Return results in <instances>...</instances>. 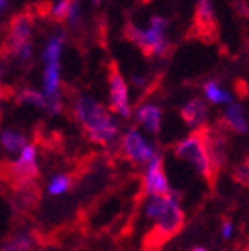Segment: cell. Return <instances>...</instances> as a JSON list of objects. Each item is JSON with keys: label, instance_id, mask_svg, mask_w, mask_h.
I'll return each mask as SVG.
<instances>
[{"label": "cell", "instance_id": "cell-16", "mask_svg": "<svg viewBox=\"0 0 249 251\" xmlns=\"http://www.w3.org/2000/svg\"><path fill=\"white\" fill-rule=\"evenodd\" d=\"M223 126L232 129L234 133H248V121H246V115L242 112L241 105H230L225 110V115H223Z\"/></svg>", "mask_w": 249, "mask_h": 251}, {"label": "cell", "instance_id": "cell-11", "mask_svg": "<svg viewBox=\"0 0 249 251\" xmlns=\"http://www.w3.org/2000/svg\"><path fill=\"white\" fill-rule=\"evenodd\" d=\"M194 35L204 42H214L218 39V21L214 16L213 4L209 0H200L194 16Z\"/></svg>", "mask_w": 249, "mask_h": 251}, {"label": "cell", "instance_id": "cell-17", "mask_svg": "<svg viewBox=\"0 0 249 251\" xmlns=\"http://www.w3.org/2000/svg\"><path fill=\"white\" fill-rule=\"evenodd\" d=\"M42 86H44V96L59 94V86H61L59 63H49V65H46L42 74Z\"/></svg>", "mask_w": 249, "mask_h": 251}, {"label": "cell", "instance_id": "cell-30", "mask_svg": "<svg viewBox=\"0 0 249 251\" xmlns=\"http://www.w3.org/2000/svg\"><path fill=\"white\" fill-rule=\"evenodd\" d=\"M2 100H4V93H2V87H0V115H2Z\"/></svg>", "mask_w": 249, "mask_h": 251}, {"label": "cell", "instance_id": "cell-12", "mask_svg": "<svg viewBox=\"0 0 249 251\" xmlns=\"http://www.w3.org/2000/svg\"><path fill=\"white\" fill-rule=\"evenodd\" d=\"M204 138H206V147L207 153H209L211 164H213L214 171L218 173L222 171V168L226 164V155H228V150H226V138L222 133V129L218 127H209V126H204Z\"/></svg>", "mask_w": 249, "mask_h": 251}, {"label": "cell", "instance_id": "cell-3", "mask_svg": "<svg viewBox=\"0 0 249 251\" xmlns=\"http://www.w3.org/2000/svg\"><path fill=\"white\" fill-rule=\"evenodd\" d=\"M173 153L178 159H181V161L188 162L207 183L214 185V181L218 180V173L214 171L213 164H211L209 153H207L206 138H204L202 127L195 129L194 133H190L183 140H179L173 147Z\"/></svg>", "mask_w": 249, "mask_h": 251}, {"label": "cell", "instance_id": "cell-9", "mask_svg": "<svg viewBox=\"0 0 249 251\" xmlns=\"http://www.w3.org/2000/svg\"><path fill=\"white\" fill-rule=\"evenodd\" d=\"M143 192L147 197L168 196L173 192L169 178L166 175V169H164V161L159 153H155V157L147 164L143 175Z\"/></svg>", "mask_w": 249, "mask_h": 251}, {"label": "cell", "instance_id": "cell-14", "mask_svg": "<svg viewBox=\"0 0 249 251\" xmlns=\"http://www.w3.org/2000/svg\"><path fill=\"white\" fill-rule=\"evenodd\" d=\"M179 115L183 119V122L194 129H200L206 126L207 121V106L206 101L200 98H194L187 103V105L181 106L179 110Z\"/></svg>", "mask_w": 249, "mask_h": 251}, {"label": "cell", "instance_id": "cell-1", "mask_svg": "<svg viewBox=\"0 0 249 251\" xmlns=\"http://www.w3.org/2000/svg\"><path fill=\"white\" fill-rule=\"evenodd\" d=\"M145 215L153 222V230L148 235V239L152 241V248L162 246L185 227V211L179 204V194L176 190L168 196L148 197L145 204Z\"/></svg>", "mask_w": 249, "mask_h": 251}, {"label": "cell", "instance_id": "cell-18", "mask_svg": "<svg viewBox=\"0 0 249 251\" xmlns=\"http://www.w3.org/2000/svg\"><path fill=\"white\" fill-rule=\"evenodd\" d=\"M0 145H2V149H4L5 152L16 153V155H18V153L28 145V140L20 131L4 129V131H0Z\"/></svg>", "mask_w": 249, "mask_h": 251}, {"label": "cell", "instance_id": "cell-32", "mask_svg": "<svg viewBox=\"0 0 249 251\" xmlns=\"http://www.w3.org/2000/svg\"><path fill=\"white\" fill-rule=\"evenodd\" d=\"M93 2H94V4L98 5V4H100V2H101V0H93Z\"/></svg>", "mask_w": 249, "mask_h": 251}, {"label": "cell", "instance_id": "cell-24", "mask_svg": "<svg viewBox=\"0 0 249 251\" xmlns=\"http://www.w3.org/2000/svg\"><path fill=\"white\" fill-rule=\"evenodd\" d=\"M70 5H72V0H59L56 4L51 5V16L52 20L61 23V21H66L68 20V12H70Z\"/></svg>", "mask_w": 249, "mask_h": 251}, {"label": "cell", "instance_id": "cell-27", "mask_svg": "<svg viewBox=\"0 0 249 251\" xmlns=\"http://www.w3.org/2000/svg\"><path fill=\"white\" fill-rule=\"evenodd\" d=\"M234 235V224L230 220H225L222 224V237L223 239H230Z\"/></svg>", "mask_w": 249, "mask_h": 251}, {"label": "cell", "instance_id": "cell-10", "mask_svg": "<svg viewBox=\"0 0 249 251\" xmlns=\"http://www.w3.org/2000/svg\"><path fill=\"white\" fill-rule=\"evenodd\" d=\"M40 199V188L37 180H14L11 187V208L16 215H25L35 208Z\"/></svg>", "mask_w": 249, "mask_h": 251}, {"label": "cell", "instance_id": "cell-31", "mask_svg": "<svg viewBox=\"0 0 249 251\" xmlns=\"http://www.w3.org/2000/svg\"><path fill=\"white\" fill-rule=\"evenodd\" d=\"M192 251H207V250H206V248H202V246H195Z\"/></svg>", "mask_w": 249, "mask_h": 251}, {"label": "cell", "instance_id": "cell-21", "mask_svg": "<svg viewBox=\"0 0 249 251\" xmlns=\"http://www.w3.org/2000/svg\"><path fill=\"white\" fill-rule=\"evenodd\" d=\"M16 101L20 103V105H31V106H37V108L46 110V96H44V93H40L37 89H31V87L21 89L20 93L16 94Z\"/></svg>", "mask_w": 249, "mask_h": 251}, {"label": "cell", "instance_id": "cell-19", "mask_svg": "<svg viewBox=\"0 0 249 251\" xmlns=\"http://www.w3.org/2000/svg\"><path fill=\"white\" fill-rule=\"evenodd\" d=\"M65 40H66L65 31H58V33H54L51 39L47 40L42 52V59L46 65H49V63H59L63 47H65Z\"/></svg>", "mask_w": 249, "mask_h": 251}, {"label": "cell", "instance_id": "cell-7", "mask_svg": "<svg viewBox=\"0 0 249 251\" xmlns=\"http://www.w3.org/2000/svg\"><path fill=\"white\" fill-rule=\"evenodd\" d=\"M121 150L124 153V157L129 162L138 166L148 164L155 157V149L143 138V134L138 129L131 127L124 133L121 140Z\"/></svg>", "mask_w": 249, "mask_h": 251}, {"label": "cell", "instance_id": "cell-29", "mask_svg": "<svg viewBox=\"0 0 249 251\" xmlns=\"http://www.w3.org/2000/svg\"><path fill=\"white\" fill-rule=\"evenodd\" d=\"M4 74H5V68L2 67V63H0V82H2V78H4Z\"/></svg>", "mask_w": 249, "mask_h": 251}, {"label": "cell", "instance_id": "cell-25", "mask_svg": "<svg viewBox=\"0 0 249 251\" xmlns=\"http://www.w3.org/2000/svg\"><path fill=\"white\" fill-rule=\"evenodd\" d=\"M68 23L70 26L78 28L80 25V2L78 0H72V5H70V12H68Z\"/></svg>", "mask_w": 249, "mask_h": 251}, {"label": "cell", "instance_id": "cell-5", "mask_svg": "<svg viewBox=\"0 0 249 251\" xmlns=\"http://www.w3.org/2000/svg\"><path fill=\"white\" fill-rule=\"evenodd\" d=\"M33 18H35V12L31 11H21L12 16L9 21L7 33H5L4 46H2V54L14 56L21 47L31 44Z\"/></svg>", "mask_w": 249, "mask_h": 251}, {"label": "cell", "instance_id": "cell-20", "mask_svg": "<svg viewBox=\"0 0 249 251\" xmlns=\"http://www.w3.org/2000/svg\"><path fill=\"white\" fill-rule=\"evenodd\" d=\"M72 187H74V178L66 173H58V175H52L51 180L47 181L46 192L51 197H59L65 196Z\"/></svg>", "mask_w": 249, "mask_h": 251}, {"label": "cell", "instance_id": "cell-22", "mask_svg": "<svg viewBox=\"0 0 249 251\" xmlns=\"http://www.w3.org/2000/svg\"><path fill=\"white\" fill-rule=\"evenodd\" d=\"M204 94H206V98L209 100L211 103H216V105L232 101L230 93L223 89V87H220L216 80H207V82L204 84Z\"/></svg>", "mask_w": 249, "mask_h": 251}, {"label": "cell", "instance_id": "cell-6", "mask_svg": "<svg viewBox=\"0 0 249 251\" xmlns=\"http://www.w3.org/2000/svg\"><path fill=\"white\" fill-rule=\"evenodd\" d=\"M2 171L9 180H37L40 176L39 150L33 143H28L14 161L2 166Z\"/></svg>", "mask_w": 249, "mask_h": 251}, {"label": "cell", "instance_id": "cell-28", "mask_svg": "<svg viewBox=\"0 0 249 251\" xmlns=\"http://www.w3.org/2000/svg\"><path fill=\"white\" fill-rule=\"evenodd\" d=\"M9 4H11V0H0V12H4L9 7Z\"/></svg>", "mask_w": 249, "mask_h": 251}, {"label": "cell", "instance_id": "cell-26", "mask_svg": "<svg viewBox=\"0 0 249 251\" xmlns=\"http://www.w3.org/2000/svg\"><path fill=\"white\" fill-rule=\"evenodd\" d=\"M232 7H234V11L237 12L239 16L249 18V4L246 0H234V2H232Z\"/></svg>", "mask_w": 249, "mask_h": 251}, {"label": "cell", "instance_id": "cell-13", "mask_svg": "<svg viewBox=\"0 0 249 251\" xmlns=\"http://www.w3.org/2000/svg\"><path fill=\"white\" fill-rule=\"evenodd\" d=\"M39 246V237L30 228H18L0 243V251H33Z\"/></svg>", "mask_w": 249, "mask_h": 251}, {"label": "cell", "instance_id": "cell-4", "mask_svg": "<svg viewBox=\"0 0 249 251\" xmlns=\"http://www.w3.org/2000/svg\"><path fill=\"white\" fill-rule=\"evenodd\" d=\"M166 28H168V21L164 20V18L155 16L150 21V28L148 30H140L132 23H127L124 28V35L129 42L140 47L145 56H164L168 54L169 49V44L166 40Z\"/></svg>", "mask_w": 249, "mask_h": 251}, {"label": "cell", "instance_id": "cell-8", "mask_svg": "<svg viewBox=\"0 0 249 251\" xmlns=\"http://www.w3.org/2000/svg\"><path fill=\"white\" fill-rule=\"evenodd\" d=\"M108 84H110V110L121 117L131 115V103H129V91L124 77H122L119 65L112 61L108 65Z\"/></svg>", "mask_w": 249, "mask_h": 251}, {"label": "cell", "instance_id": "cell-15", "mask_svg": "<svg viewBox=\"0 0 249 251\" xmlns=\"http://www.w3.org/2000/svg\"><path fill=\"white\" fill-rule=\"evenodd\" d=\"M136 119L148 133L157 134L160 131V124H162V110L152 103H145V105L138 106Z\"/></svg>", "mask_w": 249, "mask_h": 251}, {"label": "cell", "instance_id": "cell-2", "mask_svg": "<svg viewBox=\"0 0 249 251\" xmlns=\"http://www.w3.org/2000/svg\"><path fill=\"white\" fill-rule=\"evenodd\" d=\"M74 117L93 143L110 145L119 134V124L108 110L91 96H78L74 103Z\"/></svg>", "mask_w": 249, "mask_h": 251}, {"label": "cell", "instance_id": "cell-23", "mask_svg": "<svg viewBox=\"0 0 249 251\" xmlns=\"http://www.w3.org/2000/svg\"><path fill=\"white\" fill-rule=\"evenodd\" d=\"M232 178L235 183L249 188V157H244L241 162H237V166L232 171Z\"/></svg>", "mask_w": 249, "mask_h": 251}]
</instances>
